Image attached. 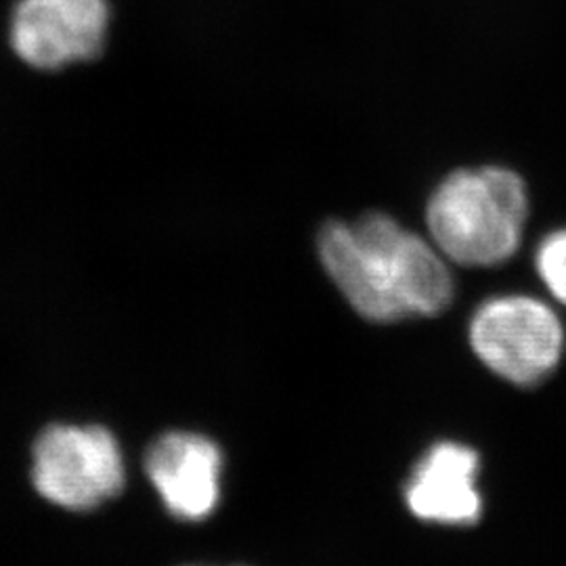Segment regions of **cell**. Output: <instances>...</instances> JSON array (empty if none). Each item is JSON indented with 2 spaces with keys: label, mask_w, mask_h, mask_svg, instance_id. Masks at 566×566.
Wrapping results in <instances>:
<instances>
[{
  "label": "cell",
  "mask_w": 566,
  "mask_h": 566,
  "mask_svg": "<svg viewBox=\"0 0 566 566\" xmlns=\"http://www.w3.org/2000/svg\"><path fill=\"white\" fill-rule=\"evenodd\" d=\"M317 250L329 280L369 322L437 317L453 303L455 282L441 250L385 212L325 223Z\"/></svg>",
  "instance_id": "6da1fadb"
},
{
  "label": "cell",
  "mask_w": 566,
  "mask_h": 566,
  "mask_svg": "<svg viewBox=\"0 0 566 566\" xmlns=\"http://www.w3.org/2000/svg\"><path fill=\"white\" fill-rule=\"evenodd\" d=\"M531 200L525 179L506 166L458 168L426 202V229L449 263L483 269L521 248Z\"/></svg>",
  "instance_id": "7a4b0ae2"
},
{
  "label": "cell",
  "mask_w": 566,
  "mask_h": 566,
  "mask_svg": "<svg viewBox=\"0 0 566 566\" xmlns=\"http://www.w3.org/2000/svg\"><path fill=\"white\" fill-rule=\"evenodd\" d=\"M479 361L514 386L544 382L565 353V327L549 304L526 296H493L481 304L468 329Z\"/></svg>",
  "instance_id": "3957f363"
},
{
  "label": "cell",
  "mask_w": 566,
  "mask_h": 566,
  "mask_svg": "<svg viewBox=\"0 0 566 566\" xmlns=\"http://www.w3.org/2000/svg\"><path fill=\"white\" fill-rule=\"evenodd\" d=\"M32 483L55 506L95 510L126 483L120 446L103 426H49L32 449Z\"/></svg>",
  "instance_id": "277c9868"
},
{
  "label": "cell",
  "mask_w": 566,
  "mask_h": 566,
  "mask_svg": "<svg viewBox=\"0 0 566 566\" xmlns=\"http://www.w3.org/2000/svg\"><path fill=\"white\" fill-rule=\"evenodd\" d=\"M107 28V0H20L11 18V46L25 65L55 72L95 60Z\"/></svg>",
  "instance_id": "5b68a950"
},
{
  "label": "cell",
  "mask_w": 566,
  "mask_h": 566,
  "mask_svg": "<svg viewBox=\"0 0 566 566\" xmlns=\"http://www.w3.org/2000/svg\"><path fill=\"white\" fill-rule=\"evenodd\" d=\"M145 472L164 507L179 521L200 523L221 502L223 451L198 432H166L145 453Z\"/></svg>",
  "instance_id": "8992f818"
},
{
  "label": "cell",
  "mask_w": 566,
  "mask_h": 566,
  "mask_svg": "<svg viewBox=\"0 0 566 566\" xmlns=\"http://www.w3.org/2000/svg\"><path fill=\"white\" fill-rule=\"evenodd\" d=\"M481 458L472 447L441 441L428 447L405 485L409 512L434 525L472 526L481 521Z\"/></svg>",
  "instance_id": "52a82bcc"
},
{
  "label": "cell",
  "mask_w": 566,
  "mask_h": 566,
  "mask_svg": "<svg viewBox=\"0 0 566 566\" xmlns=\"http://www.w3.org/2000/svg\"><path fill=\"white\" fill-rule=\"evenodd\" d=\"M535 271L547 292L566 306V229L547 233L535 250Z\"/></svg>",
  "instance_id": "ba28073f"
}]
</instances>
